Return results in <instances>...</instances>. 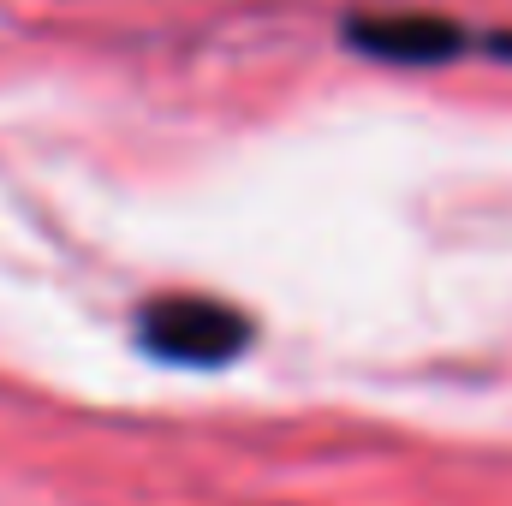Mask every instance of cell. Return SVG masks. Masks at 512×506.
<instances>
[{
    "label": "cell",
    "instance_id": "obj_1",
    "mask_svg": "<svg viewBox=\"0 0 512 506\" xmlns=\"http://www.w3.org/2000/svg\"><path fill=\"white\" fill-rule=\"evenodd\" d=\"M137 340L149 358L179 364V370H221L251 346V322L221 304V298H197V292H173L143 304L137 316Z\"/></svg>",
    "mask_w": 512,
    "mask_h": 506
},
{
    "label": "cell",
    "instance_id": "obj_2",
    "mask_svg": "<svg viewBox=\"0 0 512 506\" xmlns=\"http://www.w3.org/2000/svg\"><path fill=\"white\" fill-rule=\"evenodd\" d=\"M346 42L370 60L387 66H441L453 54H465V24L453 18H429V12H393V18H352Z\"/></svg>",
    "mask_w": 512,
    "mask_h": 506
},
{
    "label": "cell",
    "instance_id": "obj_3",
    "mask_svg": "<svg viewBox=\"0 0 512 506\" xmlns=\"http://www.w3.org/2000/svg\"><path fill=\"white\" fill-rule=\"evenodd\" d=\"M489 54H507V60H512V36H495V42H489Z\"/></svg>",
    "mask_w": 512,
    "mask_h": 506
}]
</instances>
